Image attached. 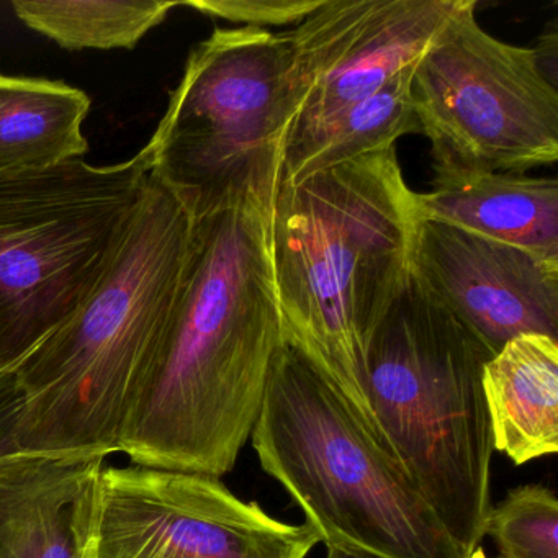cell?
I'll return each instance as SVG.
<instances>
[{"label": "cell", "instance_id": "9", "mask_svg": "<svg viewBox=\"0 0 558 558\" xmlns=\"http://www.w3.org/2000/svg\"><path fill=\"white\" fill-rule=\"evenodd\" d=\"M319 542L215 476L104 466L87 558H306Z\"/></svg>", "mask_w": 558, "mask_h": 558}, {"label": "cell", "instance_id": "22", "mask_svg": "<svg viewBox=\"0 0 558 558\" xmlns=\"http://www.w3.org/2000/svg\"><path fill=\"white\" fill-rule=\"evenodd\" d=\"M328 557L326 558H378L364 551L352 550V548L332 547L328 545Z\"/></svg>", "mask_w": 558, "mask_h": 558}, {"label": "cell", "instance_id": "5", "mask_svg": "<svg viewBox=\"0 0 558 558\" xmlns=\"http://www.w3.org/2000/svg\"><path fill=\"white\" fill-rule=\"evenodd\" d=\"M253 447L326 547L378 558H469L404 470L300 352L274 362Z\"/></svg>", "mask_w": 558, "mask_h": 558}, {"label": "cell", "instance_id": "10", "mask_svg": "<svg viewBox=\"0 0 558 558\" xmlns=\"http://www.w3.org/2000/svg\"><path fill=\"white\" fill-rule=\"evenodd\" d=\"M463 4L465 0H325L287 32L296 106L292 130L374 96L416 66Z\"/></svg>", "mask_w": 558, "mask_h": 558}, {"label": "cell", "instance_id": "14", "mask_svg": "<svg viewBox=\"0 0 558 558\" xmlns=\"http://www.w3.org/2000/svg\"><path fill=\"white\" fill-rule=\"evenodd\" d=\"M493 444L515 465L558 452V341L524 335L483 368Z\"/></svg>", "mask_w": 558, "mask_h": 558}, {"label": "cell", "instance_id": "20", "mask_svg": "<svg viewBox=\"0 0 558 558\" xmlns=\"http://www.w3.org/2000/svg\"><path fill=\"white\" fill-rule=\"evenodd\" d=\"M19 364L0 371V459L15 453L14 436L22 410Z\"/></svg>", "mask_w": 558, "mask_h": 558}, {"label": "cell", "instance_id": "13", "mask_svg": "<svg viewBox=\"0 0 558 558\" xmlns=\"http://www.w3.org/2000/svg\"><path fill=\"white\" fill-rule=\"evenodd\" d=\"M433 191L417 194L421 220L440 221L558 263L555 179L482 171H434Z\"/></svg>", "mask_w": 558, "mask_h": 558}, {"label": "cell", "instance_id": "16", "mask_svg": "<svg viewBox=\"0 0 558 558\" xmlns=\"http://www.w3.org/2000/svg\"><path fill=\"white\" fill-rule=\"evenodd\" d=\"M414 68L378 93L322 122L290 132L282 182H300L362 155L391 148L401 136L420 133L411 100Z\"/></svg>", "mask_w": 558, "mask_h": 558}, {"label": "cell", "instance_id": "3", "mask_svg": "<svg viewBox=\"0 0 558 558\" xmlns=\"http://www.w3.org/2000/svg\"><path fill=\"white\" fill-rule=\"evenodd\" d=\"M191 240V215L149 174L89 292L19 364L15 452H120L130 404L181 299Z\"/></svg>", "mask_w": 558, "mask_h": 558}, {"label": "cell", "instance_id": "19", "mask_svg": "<svg viewBox=\"0 0 558 558\" xmlns=\"http://www.w3.org/2000/svg\"><path fill=\"white\" fill-rule=\"evenodd\" d=\"M325 0H187L179 8L194 9L208 17L243 24L244 27H282L302 24Z\"/></svg>", "mask_w": 558, "mask_h": 558}, {"label": "cell", "instance_id": "18", "mask_svg": "<svg viewBox=\"0 0 558 558\" xmlns=\"http://www.w3.org/2000/svg\"><path fill=\"white\" fill-rule=\"evenodd\" d=\"M485 535L501 558H558V499L547 486L511 489L489 509Z\"/></svg>", "mask_w": 558, "mask_h": 558}, {"label": "cell", "instance_id": "15", "mask_svg": "<svg viewBox=\"0 0 558 558\" xmlns=\"http://www.w3.org/2000/svg\"><path fill=\"white\" fill-rule=\"evenodd\" d=\"M93 100L80 87L0 74V174L45 171L84 159Z\"/></svg>", "mask_w": 558, "mask_h": 558}, {"label": "cell", "instance_id": "6", "mask_svg": "<svg viewBox=\"0 0 558 558\" xmlns=\"http://www.w3.org/2000/svg\"><path fill=\"white\" fill-rule=\"evenodd\" d=\"M287 32L215 28L195 45L143 151L192 220L276 201L296 116Z\"/></svg>", "mask_w": 558, "mask_h": 558}, {"label": "cell", "instance_id": "2", "mask_svg": "<svg viewBox=\"0 0 558 558\" xmlns=\"http://www.w3.org/2000/svg\"><path fill=\"white\" fill-rule=\"evenodd\" d=\"M416 195L391 146L282 182L272 207L274 282L287 345L380 446L365 352L413 272Z\"/></svg>", "mask_w": 558, "mask_h": 558}, {"label": "cell", "instance_id": "11", "mask_svg": "<svg viewBox=\"0 0 558 558\" xmlns=\"http://www.w3.org/2000/svg\"><path fill=\"white\" fill-rule=\"evenodd\" d=\"M413 274L493 352L524 335L558 341V263L440 221L421 220Z\"/></svg>", "mask_w": 558, "mask_h": 558}, {"label": "cell", "instance_id": "4", "mask_svg": "<svg viewBox=\"0 0 558 558\" xmlns=\"http://www.w3.org/2000/svg\"><path fill=\"white\" fill-rule=\"evenodd\" d=\"M493 355L413 272L365 352L381 446L469 558L482 548L492 509L483 368Z\"/></svg>", "mask_w": 558, "mask_h": 558}, {"label": "cell", "instance_id": "7", "mask_svg": "<svg viewBox=\"0 0 558 558\" xmlns=\"http://www.w3.org/2000/svg\"><path fill=\"white\" fill-rule=\"evenodd\" d=\"M151 165L84 159L0 174V371L21 362L89 292L148 187Z\"/></svg>", "mask_w": 558, "mask_h": 558}, {"label": "cell", "instance_id": "12", "mask_svg": "<svg viewBox=\"0 0 558 558\" xmlns=\"http://www.w3.org/2000/svg\"><path fill=\"white\" fill-rule=\"evenodd\" d=\"M107 457L0 459V558H87Z\"/></svg>", "mask_w": 558, "mask_h": 558}, {"label": "cell", "instance_id": "8", "mask_svg": "<svg viewBox=\"0 0 558 558\" xmlns=\"http://www.w3.org/2000/svg\"><path fill=\"white\" fill-rule=\"evenodd\" d=\"M475 0L449 19L414 68L411 100L434 171L524 174L558 159V90L532 48L486 34Z\"/></svg>", "mask_w": 558, "mask_h": 558}, {"label": "cell", "instance_id": "17", "mask_svg": "<svg viewBox=\"0 0 558 558\" xmlns=\"http://www.w3.org/2000/svg\"><path fill=\"white\" fill-rule=\"evenodd\" d=\"M179 8L171 0H15L19 21L68 51L133 50Z\"/></svg>", "mask_w": 558, "mask_h": 558}, {"label": "cell", "instance_id": "21", "mask_svg": "<svg viewBox=\"0 0 558 558\" xmlns=\"http://www.w3.org/2000/svg\"><path fill=\"white\" fill-rule=\"evenodd\" d=\"M557 27H555V22H551V27H548V31L545 32L537 47L532 48L535 57H537L538 68H541L544 76L547 77L548 83L554 84L555 87H557Z\"/></svg>", "mask_w": 558, "mask_h": 558}, {"label": "cell", "instance_id": "1", "mask_svg": "<svg viewBox=\"0 0 558 558\" xmlns=\"http://www.w3.org/2000/svg\"><path fill=\"white\" fill-rule=\"evenodd\" d=\"M274 202L192 220L168 331L133 397L120 452L135 465L221 476L251 439L283 338Z\"/></svg>", "mask_w": 558, "mask_h": 558}]
</instances>
